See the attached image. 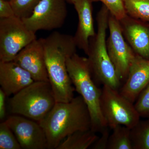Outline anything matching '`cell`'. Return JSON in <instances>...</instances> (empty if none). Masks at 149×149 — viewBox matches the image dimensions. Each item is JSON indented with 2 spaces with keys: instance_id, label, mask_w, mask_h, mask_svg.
Returning a JSON list of instances; mask_svg holds the SVG:
<instances>
[{
  "instance_id": "obj_26",
  "label": "cell",
  "mask_w": 149,
  "mask_h": 149,
  "mask_svg": "<svg viewBox=\"0 0 149 149\" xmlns=\"http://www.w3.org/2000/svg\"><path fill=\"white\" fill-rule=\"evenodd\" d=\"M7 96L0 88V120L1 122L6 119V97Z\"/></svg>"
},
{
  "instance_id": "obj_18",
  "label": "cell",
  "mask_w": 149,
  "mask_h": 149,
  "mask_svg": "<svg viewBox=\"0 0 149 149\" xmlns=\"http://www.w3.org/2000/svg\"><path fill=\"white\" fill-rule=\"evenodd\" d=\"M133 149H149V120H140L131 129Z\"/></svg>"
},
{
  "instance_id": "obj_3",
  "label": "cell",
  "mask_w": 149,
  "mask_h": 149,
  "mask_svg": "<svg viewBox=\"0 0 149 149\" xmlns=\"http://www.w3.org/2000/svg\"><path fill=\"white\" fill-rule=\"evenodd\" d=\"M66 65L75 91L82 97L89 109L91 130L96 133H101L108 126L101 109L102 90L93 80L88 58L76 53L67 59Z\"/></svg>"
},
{
  "instance_id": "obj_13",
  "label": "cell",
  "mask_w": 149,
  "mask_h": 149,
  "mask_svg": "<svg viewBox=\"0 0 149 149\" xmlns=\"http://www.w3.org/2000/svg\"><path fill=\"white\" fill-rule=\"evenodd\" d=\"M149 83V59L136 54L130 64L128 77L120 93L134 104Z\"/></svg>"
},
{
  "instance_id": "obj_24",
  "label": "cell",
  "mask_w": 149,
  "mask_h": 149,
  "mask_svg": "<svg viewBox=\"0 0 149 149\" xmlns=\"http://www.w3.org/2000/svg\"><path fill=\"white\" fill-rule=\"evenodd\" d=\"M109 128L107 127L101 132V136L99 137L97 141L92 145L93 149H107L110 134Z\"/></svg>"
},
{
  "instance_id": "obj_25",
  "label": "cell",
  "mask_w": 149,
  "mask_h": 149,
  "mask_svg": "<svg viewBox=\"0 0 149 149\" xmlns=\"http://www.w3.org/2000/svg\"><path fill=\"white\" fill-rule=\"evenodd\" d=\"M15 16L13 8L8 0H0V18H7Z\"/></svg>"
},
{
  "instance_id": "obj_20",
  "label": "cell",
  "mask_w": 149,
  "mask_h": 149,
  "mask_svg": "<svg viewBox=\"0 0 149 149\" xmlns=\"http://www.w3.org/2000/svg\"><path fill=\"white\" fill-rule=\"evenodd\" d=\"M22 149L14 133L5 120L0 124V149Z\"/></svg>"
},
{
  "instance_id": "obj_22",
  "label": "cell",
  "mask_w": 149,
  "mask_h": 149,
  "mask_svg": "<svg viewBox=\"0 0 149 149\" xmlns=\"http://www.w3.org/2000/svg\"><path fill=\"white\" fill-rule=\"evenodd\" d=\"M93 2L100 1L105 6L110 13L118 20L122 19L127 15L124 0H92Z\"/></svg>"
},
{
  "instance_id": "obj_19",
  "label": "cell",
  "mask_w": 149,
  "mask_h": 149,
  "mask_svg": "<svg viewBox=\"0 0 149 149\" xmlns=\"http://www.w3.org/2000/svg\"><path fill=\"white\" fill-rule=\"evenodd\" d=\"M126 14L149 22V0H124Z\"/></svg>"
},
{
  "instance_id": "obj_12",
  "label": "cell",
  "mask_w": 149,
  "mask_h": 149,
  "mask_svg": "<svg viewBox=\"0 0 149 149\" xmlns=\"http://www.w3.org/2000/svg\"><path fill=\"white\" fill-rule=\"evenodd\" d=\"M119 22L123 37L134 52L149 59V22L127 14Z\"/></svg>"
},
{
  "instance_id": "obj_5",
  "label": "cell",
  "mask_w": 149,
  "mask_h": 149,
  "mask_svg": "<svg viewBox=\"0 0 149 149\" xmlns=\"http://www.w3.org/2000/svg\"><path fill=\"white\" fill-rule=\"evenodd\" d=\"M56 102L49 82L34 81L9 99V108L12 114L39 122L49 112Z\"/></svg>"
},
{
  "instance_id": "obj_17",
  "label": "cell",
  "mask_w": 149,
  "mask_h": 149,
  "mask_svg": "<svg viewBox=\"0 0 149 149\" xmlns=\"http://www.w3.org/2000/svg\"><path fill=\"white\" fill-rule=\"evenodd\" d=\"M112 130L107 149H133L131 129L124 125H118Z\"/></svg>"
},
{
  "instance_id": "obj_14",
  "label": "cell",
  "mask_w": 149,
  "mask_h": 149,
  "mask_svg": "<svg viewBox=\"0 0 149 149\" xmlns=\"http://www.w3.org/2000/svg\"><path fill=\"white\" fill-rule=\"evenodd\" d=\"M92 0H74L73 4L78 16L77 30L73 36L77 47L86 55L88 52L90 38L96 34L93 18Z\"/></svg>"
},
{
  "instance_id": "obj_16",
  "label": "cell",
  "mask_w": 149,
  "mask_h": 149,
  "mask_svg": "<svg viewBox=\"0 0 149 149\" xmlns=\"http://www.w3.org/2000/svg\"><path fill=\"white\" fill-rule=\"evenodd\" d=\"M99 136L91 129L79 130L68 136L56 149H86L92 146Z\"/></svg>"
},
{
  "instance_id": "obj_10",
  "label": "cell",
  "mask_w": 149,
  "mask_h": 149,
  "mask_svg": "<svg viewBox=\"0 0 149 149\" xmlns=\"http://www.w3.org/2000/svg\"><path fill=\"white\" fill-rule=\"evenodd\" d=\"M5 121L14 133L22 149H47V136L39 122L16 114L10 116Z\"/></svg>"
},
{
  "instance_id": "obj_7",
  "label": "cell",
  "mask_w": 149,
  "mask_h": 149,
  "mask_svg": "<svg viewBox=\"0 0 149 149\" xmlns=\"http://www.w3.org/2000/svg\"><path fill=\"white\" fill-rule=\"evenodd\" d=\"M36 39V33L16 16L0 18V61H13L23 48Z\"/></svg>"
},
{
  "instance_id": "obj_23",
  "label": "cell",
  "mask_w": 149,
  "mask_h": 149,
  "mask_svg": "<svg viewBox=\"0 0 149 149\" xmlns=\"http://www.w3.org/2000/svg\"><path fill=\"white\" fill-rule=\"evenodd\" d=\"M134 105L141 117L149 118V83L139 95Z\"/></svg>"
},
{
  "instance_id": "obj_4",
  "label": "cell",
  "mask_w": 149,
  "mask_h": 149,
  "mask_svg": "<svg viewBox=\"0 0 149 149\" xmlns=\"http://www.w3.org/2000/svg\"><path fill=\"white\" fill-rule=\"evenodd\" d=\"M110 12L102 4L97 14V31L90 38L87 55L93 76L103 85L118 90L120 80L110 58L107 47Z\"/></svg>"
},
{
  "instance_id": "obj_6",
  "label": "cell",
  "mask_w": 149,
  "mask_h": 149,
  "mask_svg": "<svg viewBox=\"0 0 149 149\" xmlns=\"http://www.w3.org/2000/svg\"><path fill=\"white\" fill-rule=\"evenodd\" d=\"M101 90V109L108 126L112 129L118 125L135 127L141 116L134 104L108 85H104Z\"/></svg>"
},
{
  "instance_id": "obj_28",
  "label": "cell",
  "mask_w": 149,
  "mask_h": 149,
  "mask_svg": "<svg viewBox=\"0 0 149 149\" xmlns=\"http://www.w3.org/2000/svg\"><path fill=\"white\" fill-rule=\"evenodd\" d=\"M148 120H149V118H148Z\"/></svg>"
},
{
  "instance_id": "obj_29",
  "label": "cell",
  "mask_w": 149,
  "mask_h": 149,
  "mask_svg": "<svg viewBox=\"0 0 149 149\" xmlns=\"http://www.w3.org/2000/svg\"><path fill=\"white\" fill-rule=\"evenodd\" d=\"M8 1H10V0H8Z\"/></svg>"
},
{
  "instance_id": "obj_2",
  "label": "cell",
  "mask_w": 149,
  "mask_h": 149,
  "mask_svg": "<svg viewBox=\"0 0 149 149\" xmlns=\"http://www.w3.org/2000/svg\"><path fill=\"white\" fill-rule=\"evenodd\" d=\"M39 123L45 133L48 149H56L63 139L74 132L91 128L89 109L80 95L67 102H56Z\"/></svg>"
},
{
  "instance_id": "obj_1",
  "label": "cell",
  "mask_w": 149,
  "mask_h": 149,
  "mask_svg": "<svg viewBox=\"0 0 149 149\" xmlns=\"http://www.w3.org/2000/svg\"><path fill=\"white\" fill-rule=\"evenodd\" d=\"M44 47L49 83L56 102H67L74 98L72 86L67 68V59L76 53L73 36L55 31L41 38Z\"/></svg>"
},
{
  "instance_id": "obj_21",
  "label": "cell",
  "mask_w": 149,
  "mask_h": 149,
  "mask_svg": "<svg viewBox=\"0 0 149 149\" xmlns=\"http://www.w3.org/2000/svg\"><path fill=\"white\" fill-rule=\"evenodd\" d=\"M42 0H10L15 16L22 19L32 14L35 7Z\"/></svg>"
},
{
  "instance_id": "obj_8",
  "label": "cell",
  "mask_w": 149,
  "mask_h": 149,
  "mask_svg": "<svg viewBox=\"0 0 149 149\" xmlns=\"http://www.w3.org/2000/svg\"><path fill=\"white\" fill-rule=\"evenodd\" d=\"M108 29L107 47L109 55L120 81L125 80L136 54L123 37L119 20L110 13Z\"/></svg>"
},
{
  "instance_id": "obj_9",
  "label": "cell",
  "mask_w": 149,
  "mask_h": 149,
  "mask_svg": "<svg viewBox=\"0 0 149 149\" xmlns=\"http://www.w3.org/2000/svg\"><path fill=\"white\" fill-rule=\"evenodd\" d=\"M66 3L65 0H42L30 16L21 19L27 28L35 33L40 30L59 29L67 15Z\"/></svg>"
},
{
  "instance_id": "obj_15",
  "label": "cell",
  "mask_w": 149,
  "mask_h": 149,
  "mask_svg": "<svg viewBox=\"0 0 149 149\" xmlns=\"http://www.w3.org/2000/svg\"><path fill=\"white\" fill-rule=\"evenodd\" d=\"M34 81L30 73L14 61H0L1 88L7 97L13 95Z\"/></svg>"
},
{
  "instance_id": "obj_11",
  "label": "cell",
  "mask_w": 149,
  "mask_h": 149,
  "mask_svg": "<svg viewBox=\"0 0 149 149\" xmlns=\"http://www.w3.org/2000/svg\"><path fill=\"white\" fill-rule=\"evenodd\" d=\"M13 61L29 72L35 81L49 82L44 47L41 38L23 48Z\"/></svg>"
},
{
  "instance_id": "obj_27",
  "label": "cell",
  "mask_w": 149,
  "mask_h": 149,
  "mask_svg": "<svg viewBox=\"0 0 149 149\" xmlns=\"http://www.w3.org/2000/svg\"><path fill=\"white\" fill-rule=\"evenodd\" d=\"M65 1L66 2L70 4H72L74 0H65Z\"/></svg>"
}]
</instances>
